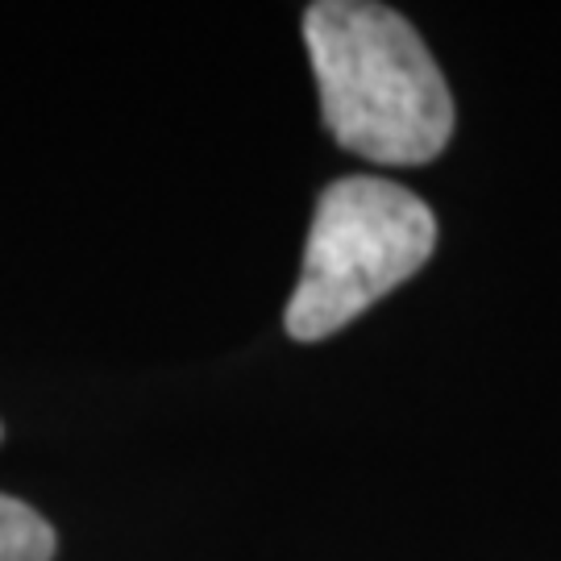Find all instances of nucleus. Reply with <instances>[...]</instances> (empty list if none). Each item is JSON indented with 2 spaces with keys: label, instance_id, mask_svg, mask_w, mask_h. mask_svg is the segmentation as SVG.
I'll use <instances>...</instances> for the list:
<instances>
[{
  "label": "nucleus",
  "instance_id": "f257e3e1",
  "mask_svg": "<svg viewBox=\"0 0 561 561\" xmlns=\"http://www.w3.org/2000/svg\"><path fill=\"white\" fill-rule=\"evenodd\" d=\"M321 117L341 150L421 167L454 138V96L412 21L387 4L321 0L304 13Z\"/></svg>",
  "mask_w": 561,
  "mask_h": 561
},
{
  "label": "nucleus",
  "instance_id": "f03ea898",
  "mask_svg": "<svg viewBox=\"0 0 561 561\" xmlns=\"http://www.w3.org/2000/svg\"><path fill=\"white\" fill-rule=\"evenodd\" d=\"M437 245L433 208L379 175L333 180L317 201L304 271L287 304V333L324 341L358 321L375 300L412 279Z\"/></svg>",
  "mask_w": 561,
  "mask_h": 561
},
{
  "label": "nucleus",
  "instance_id": "7ed1b4c3",
  "mask_svg": "<svg viewBox=\"0 0 561 561\" xmlns=\"http://www.w3.org/2000/svg\"><path fill=\"white\" fill-rule=\"evenodd\" d=\"M0 561H55V528L13 495H0Z\"/></svg>",
  "mask_w": 561,
  "mask_h": 561
}]
</instances>
